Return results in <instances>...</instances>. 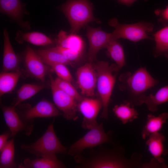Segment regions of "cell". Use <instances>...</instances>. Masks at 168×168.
<instances>
[{
  "label": "cell",
  "instance_id": "cell-1",
  "mask_svg": "<svg viewBox=\"0 0 168 168\" xmlns=\"http://www.w3.org/2000/svg\"><path fill=\"white\" fill-rule=\"evenodd\" d=\"M119 80L120 89L128 93V101L132 106L142 105V101L146 96L145 91L158 82L144 67L140 68L133 73L128 72L122 74Z\"/></svg>",
  "mask_w": 168,
  "mask_h": 168
},
{
  "label": "cell",
  "instance_id": "cell-2",
  "mask_svg": "<svg viewBox=\"0 0 168 168\" xmlns=\"http://www.w3.org/2000/svg\"><path fill=\"white\" fill-rule=\"evenodd\" d=\"M101 145L93 148L86 156L82 154L74 156V160L81 168H122L128 166L116 149H108Z\"/></svg>",
  "mask_w": 168,
  "mask_h": 168
},
{
  "label": "cell",
  "instance_id": "cell-3",
  "mask_svg": "<svg viewBox=\"0 0 168 168\" xmlns=\"http://www.w3.org/2000/svg\"><path fill=\"white\" fill-rule=\"evenodd\" d=\"M94 66L97 74V89L102 105L100 117L107 119L108 106L115 82L114 73L119 68L116 64L110 65L108 62L104 61L98 62Z\"/></svg>",
  "mask_w": 168,
  "mask_h": 168
},
{
  "label": "cell",
  "instance_id": "cell-4",
  "mask_svg": "<svg viewBox=\"0 0 168 168\" xmlns=\"http://www.w3.org/2000/svg\"><path fill=\"white\" fill-rule=\"evenodd\" d=\"M60 9L68 21L70 34H77L91 21H99L94 16L93 6L89 0H67Z\"/></svg>",
  "mask_w": 168,
  "mask_h": 168
},
{
  "label": "cell",
  "instance_id": "cell-5",
  "mask_svg": "<svg viewBox=\"0 0 168 168\" xmlns=\"http://www.w3.org/2000/svg\"><path fill=\"white\" fill-rule=\"evenodd\" d=\"M21 147L39 157L51 154H68V148L61 143L56 135L52 124L48 126L44 134L36 141L30 144H23Z\"/></svg>",
  "mask_w": 168,
  "mask_h": 168
},
{
  "label": "cell",
  "instance_id": "cell-6",
  "mask_svg": "<svg viewBox=\"0 0 168 168\" xmlns=\"http://www.w3.org/2000/svg\"><path fill=\"white\" fill-rule=\"evenodd\" d=\"M109 25L115 29L111 33V41L123 38L137 42L144 39H150L147 34L152 31L153 25L151 23L140 22L135 24H122L114 18L109 22Z\"/></svg>",
  "mask_w": 168,
  "mask_h": 168
},
{
  "label": "cell",
  "instance_id": "cell-7",
  "mask_svg": "<svg viewBox=\"0 0 168 168\" xmlns=\"http://www.w3.org/2000/svg\"><path fill=\"white\" fill-rule=\"evenodd\" d=\"M110 139L105 131L102 123L98 124L68 149V154L75 156L82 154L87 148L91 149L109 143Z\"/></svg>",
  "mask_w": 168,
  "mask_h": 168
},
{
  "label": "cell",
  "instance_id": "cell-8",
  "mask_svg": "<svg viewBox=\"0 0 168 168\" xmlns=\"http://www.w3.org/2000/svg\"><path fill=\"white\" fill-rule=\"evenodd\" d=\"M50 87L55 105L61 110L63 117L67 120H76L78 103L73 97L58 87L52 75H49Z\"/></svg>",
  "mask_w": 168,
  "mask_h": 168
},
{
  "label": "cell",
  "instance_id": "cell-9",
  "mask_svg": "<svg viewBox=\"0 0 168 168\" xmlns=\"http://www.w3.org/2000/svg\"><path fill=\"white\" fill-rule=\"evenodd\" d=\"M18 114L23 121L30 124L33 123L36 118H51L63 115L55 105L45 99L33 107H28L21 113Z\"/></svg>",
  "mask_w": 168,
  "mask_h": 168
},
{
  "label": "cell",
  "instance_id": "cell-10",
  "mask_svg": "<svg viewBox=\"0 0 168 168\" xmlns=\"http://www.w3.org/2000/svg\"><path fill=\"white\" fill-rule=\"evenodd\" d=\"M76 76L81 95L88 97H94L97 76L94 65L88 63L80 67L77 70Z\"/></svg>",
  "mask_w": 168,
  "mask_h": 168
},
{
  "label": "cell",
  "instance_id": "cell-11",
  "mask_svg": "<svg viewBox=\"0 0 168 168\" xmlns=\"http://www.w3.org/2000/svg\"><path fill=\"white\" fill-rule=\"evenodd\" d=\"M102 108L100 99L84 97L78 103L77 110L82 115V126L84 129H90L98 124L96 118Z\"/></svg>",
  "mask_w": 168,
  "mask_h": 168
},
{
  "label": "cell",
  "instance_id": "cell-12",
  "mask_svg": "<svg viewBox=\"0 0 168 168\" xmlns=\"http://www.w3.org/2000/svg\"><path fill=\"white\" fill-rule=\"evenodd\" d=\"M0 107L6 124L13 138L21 131H24L27 136L31 134L33 129V124L23 121L16 110L15 106L13 105L5 106L1 103Z\"/></svg>",
  "mask_w": 168,
  "mask_h": 168
},
{
  "label": "cell",
  "instance_id": "cell-13",
  "mask_svg": "<svg viewBox=\"0 0 168 168\" xmlns=\"http://www.w3.org/2000/svg\"><path fill=\"white\" fill-rule=\"evenodd\" d=\"M86 36L89 42L88 58L90 62L95 60L97 54L101 49L105 48L111 42V33H109L99 28L86 25Z\"/></svg>",
  "mask_w": 168,
  "mask_h": 168
},
{
  "label": "cell",
  "instance_id": "cell-14",
  "mask_svg": "<svg viewBox=\"0 0 168 168\" xmlns=\"http://www.w3.org/2000/svg\"><path fill=\"white\" fill-rule=\"evenodd\" d=\"M25 62L26 69L32 77L44 82L46 76L52 68L45 64L29 45L26 48Z\"/></svg>",
  "mask_w": 168,
  "mask_h": 168
},
{
  "label": "cell",
  "instance_id": "cell-15",
  "mask_svg": "<svg viewBox=\"0 0 168 168\" xmlns=\"http://www.w3.org/2000/svg\"><path fill=\"white\" fill-rule=\"evenodd\" d=\"M25 7L21 0H0L1 13L7 15L21 27L29 30L30 23L23 20L24 15L27 13Z\"/></svg>",
  "mask_w": 168,
  "mask_h": 168
},
{
  "label": "cell",
  "instance_id": "cell-16",
  "mask_svg": "<svg viewBox=\"0 0 168 168\" xmlns=\"http://www.w3.org/2000/svg\"><path fill=\"white\" fill-rule=\"evenodd\" d=\"M3 72H14L20 70L19 59L12 47L7 29L3 31Z\"/></svg>",
  "mask_w": 168,
  "mask_h": 168
},
{
  "label": "cell",
  "instance_id": "cell-17",
  "mask_svg": "<svg viewBox=\"0 0 168 168\" xmlns=\"http://www.w3.org/2000/svg\"><path fill=\"white\" fill-rule=\"evenodd\" d=\"M66 166L56 154L45 155L39 158H26L18 165L19 168H65Z\"/></svg>",
  "mask_w": 168,
  "mask_h": 168
},
{
  "label": "cell",
  "instance_id": "cell-18",
  "mask_svg": "<svg viewBox=\"0 0 168 168\" xmlns=\"http://www.w3.org/2000/svg\"><path fill=\"white\" fill-rule=\"evenodd\" d=\"M165 140L164 135L159 132L152 134L149 136L146 144L149 152L153 157L152 161L164 164V159L161 156L166 155V149L163 146Z\"/></svg>",
  "mask_w": 168,
  "mask_h": 168
},
{
  "label": "cell",
  "instance_id": "cell-19",
  "mask_svg": "<svg viewBox=\"0 0 168 168\" xmlns=\"http://www.w3.org/2000/svg\"><path fill=\"white\" fill-rule=\"evenodd\" d=\"M56 46L68 48L82 53L84 44L82 38L74 34H68L61 30L55 41Z\"/></svg>",
  "mask_w": 168,
  "mask_h": 168
},
{
  "label": "cell",
  "instance_id": "cell-20",
  "mask_svg": "<svg viewBox=\"0 0 168 168\" xmlns=\"http://www.w3.org/2000/svg\"><path fill=\"white\" fill-rule=\"evenodd\" d=\"M168 119V112H164L156 116L148 114L146 124L142 131V138L145 139L150 134L158 132Z\"/></svg>",
  "mask_w": 168,
  "mask_h": 168
},
{
  "label": "cell",
  "instance_id": "cell-21",
  "mask_svg": "<svg viewBox=\"0 0 168 168\" xmlns=\"http://www.w3.org/2000/svg\"><path fill=\"white\" fill-rule=\"evenodd\" d=\"M16 39L20 43L26 42L37 46L49 45L53 42L52 40L47 36L37 31L23 33L19 31L17 34Z\"/></svg>",
  "mask_w": 168,
  "mask_h": 168
},
{
  "label": "cell",
  "instance_id": "cell-22",
  "mask_svg": "<svg viewBox=\"0 0 168 168\" xmlns=\"http://www.w3.org/2000/svg\"><path fill=\"white\" fill-rule=\"evenodd\" d=\"M22 74L21 70L14 72H2L0 73L1 97L14 89Z\"/></svg>",
  "mask_w": 168,
  "mask_h": 168
},
{
  "label": "cell",
  "instance_id": "cell-23",
  "mask_svg": "<svg viewBox=\"0 0 168 168\" xmlns=\"http://www.w3.org/2000/svg\"><path fill=\"white\" fill-rule=\"evenodd\" d=\"M168 101V85L163 87L154 95L146 96L142 101V104L146 105L148 109L152 112L157 110V106Z\"/></svg>",
  "mask_w": 168,
  "mask_h": 168
},
{
  "label": "cell",
  "instance_id": "cell-24",
  "mask_svg": "<svg viewBox=\"0 0 168 168\" xmlns=\"http://www.w3.org/2000/svg\"><path fill=\"white\" fill-rule=\"evenodd\" d=\"M113 110L115 116L123 124L132 122L138 117L137 111L128 101L119 105H115Z\"/></svg>",
  "mask_w": 168,
  "mask_h": 168
},
{
  "label": "cell",
  "instance_id": "cell-25",
  "mask_svg": "<svg viewBox=\"0 0 168 168\" xmlns=\"http://www.w3.org/2000/svg\"><path fill=\"white\" fill-rule=\"evenodd\" d=\"M43 61L48 65L52 63H62L73 66V63L63 55L49 48L35 50Z\"/></svg>",
  "mask_w": 168,
  "mask_h": 168
},
{
  "label": "cell",
  "instance_id": "cell-26",
  "mask_svg": "<svg viewBox=\"0 0 168 168\" xmlns=\"http://www.w3.org/2000/svg\"><path fill=\"white\" fill-rule=\"evenodd\" d=\"M0 152V168H18V165L14 161V138L8 141Z\"/></svg>",
  "mask_w": 168,
  "mask_h": 168
},
{
  "label": "cell",
  "instance_id": "cell-27",
  "mask_svg": "<svg viewBox=\"0 0 168 168\" xmlns=\"http://www.w3.org/2000/svg\"><path fill=\"white\" fill-rule=\"evenodd\" d=\"M45 87L46 86L43 84H26L23 85L18 90L13 105L16 107L21 102L29 99Z\"/></svg>",
  "mask_w": 168,
  "mask_h": 168
},
{
  "label": "cell",
  "instance_id": "cell-28",
  "mask_svg": "<svg viewBox=\"0 0 168 168\" xmlns=\"http://www.w3.org/2000/svg\"><path fill=\"white\" fill-rule=\"evenodd\" d=\"M154 35L156 43L155 56L165 55L168 57V26L158 31Z\"/></svg>",
  "mask_w": 168,
  "mask_h": 168
},
{
  "label": "cell",
  "instance_id": "cell-29",
  "mask_svg": "<svg viewBox=\"0 0 168 168\" xmlns=\"http://www.w3.org/2000/svg\"><path fill=\"white\" fill-rule=\"evenodd\" d=\"M108 54L120 68L125 64V58L123 48L117 40L110 42L106 46Z\"/></svg>",
  "mask_w": 168,
  "mask_h": 168
},
{
  "label": "cell",
  "instance_id": "cell-30",
  "mask_svg": "<svg viewBox=\"0 0 168 168\" xmlns=\"http://www.w3.org/2000/svg\"><path fill=\"white\" fill-rule=\"evenodd\" d=\"M54 82L60 89L73 97L77 102H80L84 98L80 94L71 82L57 77L54 79Z\"/></svg>",
  "mask_w": 168,
  "mask_h": 168
},
{
  "label": "cell",
  "instance_id": "cell-31",
  "mask_svg": "<svg viewBox=\"0 0 168 168\" xmlns=\"http://www.w3.org/2000/svg\"><path fill=\"white\" fill-rule=\"evenodd\" d=\"M56 73L58 77L68 81L72 84L75 81L66 65L62 63H52L48 65Z\"/></svg>",
  "mask_w": 168,
  "mask_h": 168
},
{
  "label": "cell",
  "instance_id": "cell-32",
  "mask_svg": "<svg viewBox=\"0 0 168 168\" xmlns=\"http://www.w3.org/2000/svg\"><path fill=\"white\" fill-rule=\"evenodd\" d=\"M49 48L61 54L68 60L72 63L78 60L82 54L77 51L58 46Z\"/></svg>",
  "mask_w": 168,
  "mask_h": 168
},
{
  "label": "cell",
  "instance_id": "cell-33",
  "mask_svg": "<svg viewBox=\"0 0 168 168\" xmlns=\"http://www.w3.org/2000/svg\"><path fill=\"white\" fill-rule=\"evenodd\" d=\"M155 13L159 16V21L164 24L168 23V5L164 9H157Z\"/></svg>",
  "mask_w": 168,
  "mask_h": 168
},
{
  "label": "cell",
  "instance_id": "cell-34",
  "mask_svg": "<svg viewBox=\"0 0 168 168\" xmlns=\"http://www.w3.org/2000/svg\"><path fill=\"white\" fill-rule=\"evenodd\" d=\"M12 137L10 131L7 132L0 135V151L4 147L8 142V139Z\"/></svg>",
  "mask_w": 168,
  "mask_h": 168
},
{
  "label": "cell",
  "instance_id": "cell-35",
  "mask_svg": "<svg viewBox=\"0 0 168 168\" xmlns=\"http://www.w3.org/2000/svg\"><path fill=\"white\" fill-rule=\"evenodd\" d=\"M120 3L125 4L128 6L132 5L134 2L137 0H118Z\"/></svg>",
  "mask_w": 168,
  "mask_h": 168
},
{
  "label": "cell",
  "instance_id": "cell-36",
  "mask_svg": "<svg viewBox=\"0 0 168 168\" xmlns=\"http://www.w3.org/2000/svg\"><path fill=\"white\" fill-rule=\"evenodd\" d=\"M166 155L168 153V149L167 150L166 149Z\"/></svg>",
  "mask_w": 168,
  "mask_h": 168
}]
</instances>
